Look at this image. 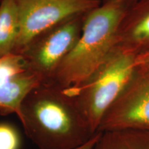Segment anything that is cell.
Segmentation results:
<instances>
[{
  "label": "cell",
  "instance_id": "cell-6",
  "mask_svg": "<svg viewBox=\"0 0 149 149\" xmlns=\"http://www.w3.org/2000/svg\"><path fill=\"white\" fill-rule=\"evenodd\" d=\"M149 128V70L137 69L108 109L97 132Z\"/></svg>",
  "mask_w": 149,
  "mask_h": 149
},
{
  "label": "cell",
  "instance_id": "cell-8",
  "mask_svg": "<svg viewBox=\"0 0 149 149\" xmlns=\"http://www.w3.org/2000/svg\"><path fill=\"white\" fill-rule=\"evenodd\" d=\"M42 83L37 76L26 70L0 79V115L15 113L20 120L24 100Z\"/></svg>",
  "mask_w": 149,
  "mask_h": 149
},
{
  "label": "cell",
  "instance_id": "cell-11",
  "mask_svg": "<svg viewBox=\"0 0 149 149\" xmlns=\"http://www.w3.org/2000/svg\"><path fill=\"white\" fill-rule=\"evenodd\" d=\"M20 146L17 129L8 123H0V149H19Z\"/></svg>",
  "mask_w": 149,
  "mask_h": 149
},
{
  "label": "cell",
  "instance_id": "cell-10",
  "mask_svg": "<svg viewBox=\"0 0 149 149\" xmlns=\"http://www.w3.org/2000/svg\"><path fill=\"white\" fill-rule=\"evenodd\" d=\"M93 149H149V128L104 132Z\"/></svg>",
  "mask_w": 149,
  "mask_h": 149
},
{
  "label": "cell",
  "instance_id": "cell-4",
  "mask_svg": "<svg viewBox=\"0 0 149 149\" xmlns=\"http://www.w3.org/2000/svg\"><path fill=\"white\" fill-rule=\"evenodd\" d=\"M88 13L61 22L31 39L17 53L24 69L42 83L51 81L65 57L79 40Z\"/></svg>",
  "mask_w": 149,
  "mask_h": 149
},
{
  "label": "cell",
  "instance_id": "cell-15",
  "mask_svg": "<svg viewBox=\"0 0 149 149\" xmlns=\"http://www.w3.org/2000/svg\"><path fill=\"white\" fill-rule=\"evenodd\" d=\"M101 135H102L101 132H97V133L93 136L92 138L89 139L86 143H85L84 144L81 145V146L77 147V148L75 149H93L95 146L96 143L97 142L99 139H100Z\"/></svg>",
  "mask_w": 149,
  "mask_h": 149
},
{
  "label": "cell",
  "instance_id": "cell-2",
  "mask_svg": "<svg viewBox=\"0 0 149 149\" xmlns=\"http://www.w3.org/2000/svg\"><path fill=\"white\" fill-rule=\"evenodd\" d=\"M126 10L120 6L101 4L88 12L79 40L47 83L68 88L86 81L116 47L119 26Z\"/></svg>",
  "mask_w": 149,
  "mask_h": 149
},
{
  "label": "cell",
  "instance_id": "cell-7",
  "mask_svg": "<svg viewBox=\"0 0 149 149\" xmlns=\"http://www.w3.org/2000/svg\"><path fill=\"white\" fill-rule=\"evenodd\" d=\"M116 47L136 55L149 50V0H138L126 11Z\"/></svg>",
  "mask_w": 149,
  "mask_h": 149
},
{
  "label": "cell",
  "instance_id": "cell-1",
  "mask_svg": "<svg viewBox=\"0 0 149 149\" xmlns=\"http://www.w3.org/2000/svg\"><path fill=\"white\" fill-rule=\"evenodd\" d=\"M21 122L27 137L39 149H75L95 134L64 88L42 83L26 97Z\"/></svg>",
  "mask_w": 149,
  "mask_h": 149
},
{
  "label": "cell",
  "instance_id": "cell-5",
  "mask_svg": "<svg viewBox=\"0 0 149 149\" xmlns=\"http://www.w3.org/2000/svg\"><path fill=\"white\" fill-rule=\"evenodd\" d=\"M20 30L13 54L43 31L72 17L90 12L100 0H15Z\"/></svg>",
  "mask_w": 149,
  "mask_h": 149
},
{
  "label": "cell",
  "instance_id": "cell-3",
  "mask_svg": "<svg viewBox=\"0 0 149 149\" xmlns=\"http://www.w3.org/2000/svg\"><path fill=\"white\" fill-rule=\"evenodd\" d=\"M136 56L115 47L86 81L64 88L74 99L93 133H97L104 115L137 71Z\"/></svg>",
  "mask_w": 149,
  "mask_h": 149
},
{
  "label": "cell",
  "instance_id": "cell-13",
  "mask_svg": "<svg viewBox=\"0 0 149 149\" xmlns=\"http://www.w3.org/2000/svg\"><path fill=\"white\" fill-rule=\"evenodd\" d=\"M136 66L139 70H149V50L136 56Z\"/></svg>",
  "mask_w": 149,
  "mask_h": 149
},
{
  "label": "cell",
  "instance_id": "cell-16",
  "mask_svg": "<svg viewBox=\"0 0 149 149\" xmlns=\"http://www.w3.org/2000/svg\"><path fill=\"white\" fill-rule=\"evenodd\" d=\"M3 1V0H0V3H1V1Z\"/></svg>",
  "mask_w": 149,
  "mask_h": 149
},
{
  "label": "cell",
  "instance_id": "cell-14",
  "mask_svg": "<svg viewBox=\"0 0 149 149\" xmlns=\"http://www.w3.org/2000/svg\"><path fill=\"white\" fill-rule=\"evenodd\" d=\"M138 0H100L101 4L103 5H116L126 9H129Z\"/></svg>",
  "mask_w": 149,
  "mask_h": 149
},
{
  "label": "cell",
  "instance_id": "cell-9",
  "mask_svg": "<svg viewBox=\"0 0 149 149\" xmlns=\"http://www.w3.org/2000/svg\"><path fill=\"white\" fill-rule=\"evenodd\" d=\"M20 30L19 14L15 0L0 3V58L13 54Z\"/></svg>",
  "mask_w": 149,
  "mask_h": 149
},
{
  "label": "cell",
  "instance_id": "cell-12",
  "mask_svg": "<svg viewBox=\"0 0 149 149\" xmlns=\"http://www.w3.org/2000/svg\"><path fill=\"white\" fill-rule=\"evenodd\" d=\"M24 70L19 55L10 54L0 58V79Z\"/></svg>",
  "mask_w": 149,
  "mask_h": 149
}]
</instances>
